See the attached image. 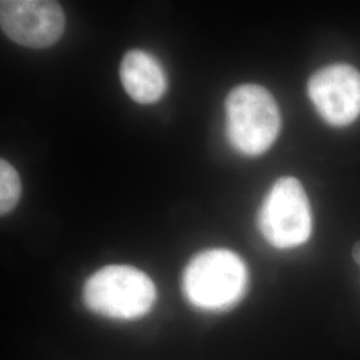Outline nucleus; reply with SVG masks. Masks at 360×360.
Segmentation results:
<instances>
[{
  "label": "nucleus",
  "mask_w": 360,
  "mask_h": 360,
  "mask_svg": "<svg viewBox=\"0 0 360 360\" xmlns=\"http://www.w3.org/2000/svg\"><path fill=\"white\" fill-rule=\"evenodd\" d=\"M257 224L264 239L276 248L306 243L312 230V218L302 183L291 176L276 180L262 203Z\"/></svg>",
  "instance_id": "20e7f679"
},
{
  "label": "nucleus",
  "mask_w": 360,
  "mask_h": 360,
  "mask_svg": "<svg viewBox=\"0 0 360 360\" xmlns=\"http://www.w3.org/2000/svg\"><path fill=\"white\" fill-rule=\"evenodd\" d=\"M352 257L355 259V262L360 266V242H358L356 245H354V250H352Z\"/></svg>",
  "instance_id": "1a4fd4ad"
},
{
  "label": "nucleus",
  "mask_w": 360,
  "mask_h": 360,
  "mask_svg": "<svg viewBox=\"0 0 360 360\" xmlns=\"http://www.w3.org/2000/svg\"><path fill=\"white\" fill-rule=\"evenodd\" d=\"M227 136L232 147L248 156L266 153L281 131L278 104L257 84L235 87L226 99Z\"/></svg>",
  "instance_id": "7ed1b4c3"
},
{
  "label": "nucleus",
  "mask_w": 360,
  "mask_h": 360,
  "mask_svg": "<svg viewBox=\"0 0 360 360\" xmlns=\"http://www.w3.org/2000/svg\"><path fill=\"white\" fill-rule=\"evenodd\" d=\"M120 79L126 92L141 104L158 102L167 90L163 67L151 53L142 50H131L124 55Z\"/></svg>",
  "instance_id": "0eeeda50"
},
{
  "label": "nucleus",
  "mask_w": 360,
  "mask_h": 360,
  "mask_svg": "<svg viewBox=\"0 0 360 360\" xmlns=\"http://www.w3.org/2000/svg\"><path fill=\"white\" fill-rule=\"evenodd\" d=\"M248 271L242 257L230 250H206L190 260L183 274V292L196 309H231L243 295Z\"/></svg>",
  "instance_id": "f257e3e1"
},
{
  "label": "nucleus",
  "mask_w": 360,
  "mask_h": 360,
  "mask_svg": "<svg viewBox=\"0 0 360 360\" xmlns=\"http://www.w3.org/2000/svg\"><path fill=\"white\" fill-rule=\"evenodd\" d=\"M307 92L319 115L331 126H348L359 117L360 72L354 65L321 68L309 77Z\"/></svg>",
  "instance_id": "423d86ee"
},
{
  "label": "nucleus",
  "mask_w": 360,
  "mask_h": 360,
  "mask_svg": "<svg viewBox=\"0 0 360 360\" xmlns=\"http://www.w3.org/2000/svg\"><path fill=\"white\" fill-rule=\"evenodd\" d=\"M0 26L15 43L44 49L63 35L65 15L62 6L51 0H3Z\"/></svg>",
  "instance_id": "39448f33"
},
{
  "label": "nucleus",
  "mask_w": 360,
  "mask_h": 360,
  "mask_svg": "<svg viewBox=\"0 0 360 360\" xmlns=\"http://www.w3.org/2000/svg\"><path fill=\"white\" fill-rule=\"evenodd\" d=\"M87 309L110 319L134 321L153 309L156 288L151 278L132 266L111 264L96 271L83 288Z\"/></svg>",
  "instance_id": "f03ea898"
},
{
  "label": "nucleus",
  "mask_w": 360,
  "mask_h": 360,
  "mask_svg": "<svg viewBox=\"0 0 360 360\" xmlns=\"http://www.w3.org/2000/svg\"><path fill=\"white\" fill-rule=\"evenodd\" d=\"M20 179L16 169L6 160H0V214H8L20 198Z\"/></svg>",
  "instance_id": "6e6552de"
}]
</instances>
